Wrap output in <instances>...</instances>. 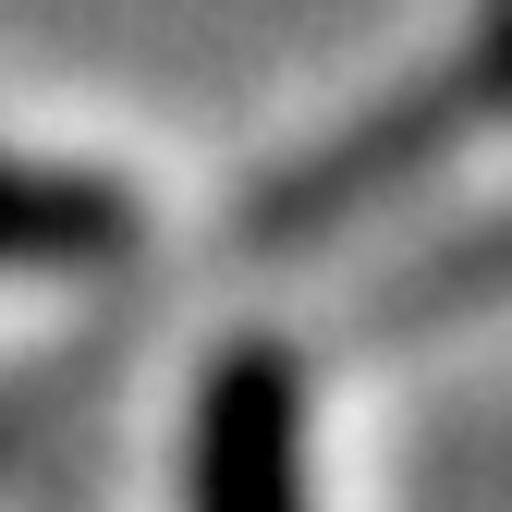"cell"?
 <instances>
[{"instance_id": "cell-1", "label": "cell", "mask_w": 512, "mask_h": 512, "mask_svg": "<svg viewBox=\"0 0 512 512\" xmlns=\"http://www.w3.org/2000/svg\"><path fill=\"white\" fill-rule=\"evenodd\" d=\"M196 512H305V378L293 354H220L196 403Z\"/></svg>"}, {"instance_id": "cell-2", "label": "cell", "mask_w": 512, "mask_h": 512, "mask_svg": "<svg viewBox=\"0 0 512 512\" xmlns=\"http://www.w3.org/2000/svg\"><path fill=\"white\" fill-rule=\"evenodd\" d=\"M110 244H135V208H122V183L0 159V256H110Z\"/></svg>"}]
</instances>
